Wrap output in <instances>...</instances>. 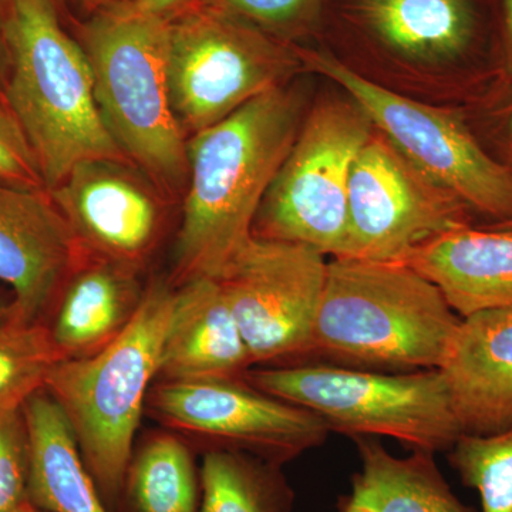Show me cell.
I'll return each instance as SVG.
<instances>
[{"label": "cell", "instance_id": "cell-10", "mask_svg": "<svg viewBox=\"0 0 512 512\" xmlns=\"http://www.w3.org/2000/svg\"><path fill=\"white\" fill-rule=\"evenodd\" d=\"M326 271L316 249L252 237L215 276L254 365L309 355Z\"/></svg>", "mask_w": 512, "mask_h": 512}, {"label": "cell", "instance_id": "cell-32", "mask_svg": "<svg viewBox=\"0 0 512 512\" xmlns=\"http://www.w3.org/2000/svg\"><path fill=\"white\" fill-rule=\"evenodd\" d=\"M138 9L154 13V15L170 18L188 6L195 5L200 0H130Z\"/></svg>", "mask_w": 512, "mask_h": 512}, {"label": "cell", "instance_id": "cell-24", "mask_svg": "<svg viewBox=\"0 0 512 512\" xmlns=\"http://www.w3.org/2000/svg\"><path fill=\"white\" fill-rule=\"evenodd\" d=\"M50 329L9 315L0 319V417L16 412L45 389L47 375L60 362Z\"/></svg>", "mask_w": 512, "mask_h": 512}, {"label": "cell", "instance_id": "cell-1", "mask_svg": "<svg viewBox=\"0 0 512 512\" xmlns=\"http://www.w3.org/2000/svg\"><path fill=\"white\" fill-rule=\"evenodd\" d=\"M302 121L301 97L282 86L188 137V183L174 249L177 282L215 278L254 237L256 214Z\"/></svg>", "mask_w": 512, "mask_h": 512}, {"label": "cell", "instance_id": "cell-8", "mask_svg": "<svg viewBox=\"0 0 512 512\" xmlns=\"http://www.w3.org/2000/svg\"><path fill=\"white\" fill-rule=\"evenodd\" d=\"M168 19V84L191 137L305 72L296 45L198 2Z\"/></svg>", "mask_w": 512, "mask_h": 512}, {"label": "cell", "instance_id": "cell-3", "mask_svg": "<svg viewBox=\"0 0 512 512\" xmlns=\"http://www.w3.org/2000/svg\"><path fill=\"white\" fill-rule=\"evenodd\" d=\"M3 100L47 191L87 161L131 164L101 116L86 53L49 0H15Z\"/></svg>", "mask_w": 512, "mask_h": 512}, {"label": "cell", "instance_id": "cell-15", "mask_svg": "<svg viewBox=\"0 0 512 512\" xmlns=\"http://www.w3.org/2000/svg\"><path fill=\"white\" fill-rule=\"evenodd\" d=\"M87 259L50 191L0 185V282L12 288V318L39 322Z\"/></svg>", "mask_w": 512, "mask_h": 512}, {"label": "cell", "instance_id": "cell-20", "mask_svg": "<svg viewBox=\"0 0 512 512\" xmlns=\"http://www.w3.org/2000/svg\"><path fill=\"white\" fill-rule=\"evenodd\" d=\"M29 440L28 500L46 512H109L76 434L45 389L22 407Z\"/></svg>", "mask_w": 512, "mask_h": 512}, {"label": "cell", "instance_id": "cell-23", "mask_svg": "<svg viewBox=\"0 0 512 512\" xmlns=\"http://www.w3.org/2000/svg\"><path fill=\"white\" fill-rule=\"evenodd\" d=\"M130 512H200V473L178 437H153L131 458L121 498Z\"/></svg>", "mask_w": 512, "mask_h": 512}, {"label": "cell", "instance_id": "cell-6", "mask_svg": "<svg viewBox=\"0 0 512 512\" xmlns=\"http://www.w3.org/2000/svg\"><path fill=\"white\" fill-rule=\"evenodd\" d=\"M262 392L303 407L330 431L390 437L412 451L450 450L461 436L439 369L404 373L328 365L272 366L244 375Z\"/></svg>", "mask_w": 512, "mask_h": 512}, {"label": "cell", "instance_id": "cell-21", "mask_svg": "<svg viewBox=\"0 0 512 512\" xmlns=\"http://www.w3.org/2000/svg\"><path fill=\"white\" fill-rule=\"evenodd\" d=\"M360 471L343 510L360 512H474L451 490L434 454L393 456L376 437H357Z\"/></svg>", "mask_w": 512, "mask_h": 512}, {"label": "cell", "instance_id": "cell-33", "mask_svg": "<svg viewBox=\"0 0 512 512\" xmlns=\"http://www.w3.org/2000/svg\"><path fill=\"white\" fill-rule=\"evenodd\" d=\"M113 2H116V0H67V6L72 5L74 9L79 10L84 18H86V16L92 15L96 10Z\"/></svg>", "mask_w": 512, "mask_h": 512}, {"label": "cell", "instance_id": "cell-36", "mask_svg": "<svg viewBox=\"0 0 512 512\" xmlns=\"http://www.w3.org/2000/svg\"><path fill=\"white\" fill-rule=\"evenodd\" d=\"M9 313V305L6 306L5 303H3L2 299H0V319L5 318V316H8Z\"/></svg>", "mask_w": 512, "mask_h": 512}, {"label": "cell", "instance_id": "cell-27", "mask_svg": "<svg viewBox=\"0 0 512 512\" xmlns=\"http://www.w3.org/2000/svg\"><path fill=\"white\" fill-rule=\"evenodd\" d=\"M29 440L22 409L0 417V512L28 503Z\"/></svg>", "mask_w": 512, "mask_h": 512}, {"label": "cell", "instance_id": "cell-25", "mask_svg": "<svg viewBox=\"0 0 512 512\" xmlns=\"http://www.w3.org/2000/svg\"><path fill=\"white\" fill-rule=\"evenodd\" d=\"M447 454L463 484L480 495L481 512H512V429L461 434Z\"/></svg>", "mask_w": 512, "mask_h": 512}, {"label": "cell", "instance_id": "cell-14", "mask_svg": "<svg viewBox=\"0 0 512 512\" xmlns=\"http://www.w3.org/2000/svg\"><path fill=\"white\" fill-rule=\"evenodd\" d=\"M134 170L119 161H87L50 194L89 258L138 272L160 241L165 217L160 190Z\"/></svg>", "mask_w": 512, "mask_h": 512}, {"label": "cell", "instance_id": "cell-17", "mask_svg": "<svg viewBox=\"0 0 512 512\" xmlns=\"http://www.w3.org/2000/svg\"><path fill=\"white\" fill-rule=\"evenodd\" d=\"M254 366L220 282L192 279L175 291L161 350V382L237 379Z\"/></svg>", "mask_w": 512, "mask_h": 512}, {"label": "cell", "instance_id": "cell-26", "mask_svg": "<svg viewBox=\"0 0 512 512\" xmlns=\"http://www.w3.org/2000/svg\"><path fill=\"white\" fill-rule=\"evenodd\" d=\"M212 9L261 29L284 42L299 40L322 30L329 0H200Z\"/></svg>", "mask_w": 512, "mask_h": 512}, {"label": "cell", "instance_id": "cell-18", "mask_svg": "<svg viewBox=\"0 0 512 512\" xmlns=\"http://www.w3.org/2000/svg\"><path fill=\"white\" fill-rule=\"evenodd\" d=\"M433 282L461 319L485 311H512V228L446 232L403 259Z\"/></svg>", "mask_w": 512, "mask_h": 512}, {"label": "cell", "instance_id": "cell-9", "mask_svg": "<svg viewBox=\"0 0 512 512\" xmlns=\"http://www.w3.org/2000/svg\"><path fill=\"white\" fill-rule=\"evenodd\" d=\"M373 131L352 99L318 104L266 192L252 235L346 258L350 171Z\"/></svg>", "mask_w": 512, "mask_h": 512}, {"label": "cell", "instance_id": "cell-37", "mask_svg": "<svg viewBox=\"0 0 512 512\" xmlns=\"http://www.w3.org/2000/svg\"><path fill=\"white\" fill-rule=\"evenodd\" d=\"M490 227H494V228H512V221L504 222V224L490 225Z\"/></svg>", "mask_w": 512, "mask_h": 512}, {"label": "cell", "instance_id": "cell-19", "mask_svg": "<svg viewBox=\"0 0 512 512\" xmlns=\"http://www.w3.org/2000/svg\"><path fill=\"white\" fill-rule=\"evenodd\" d=\"M143 295L136 271L87 259L60 293L49 328L62 359H82L106 348L127 328Z\"/></svg>", "mask_w": 512, "mask_h": 512}, {"label": "cell", "instance_id": "cell-28", "mask_svg": "<svg viewBox=\"0 0 512 512\" xmlns=\"http://www.w3.org/2000/svg\"><path fill=\"white\" fill-rule=\"evenodd\" d=\"M0 185L28 188V190L45 188L25 134L2 99H0Z\"/></svg>", "mask_w": 512, "mask_h": 512}, {"label": "cell", "instance_id": "cell-30", "mask_svg": "<svg viewBox=\"0 0 512 512\" xmlns=\"http://www.w3.org/2000/svg\"><path fill=\"white\" fill-rule=\"evenodd\" d=\"M497 76L512 79V0H490Z\"/></svg>", "mask_w": 512, "mask_h": 512}, {"label": "cell", "instance_id": "cell-34", "mask_svg": "<svg viewBox=\"0 0 512 512\" xmlns=\"http://www.w3.org/2000/svg\"><path fill=\"white\" fill-rule=\"evenodd\" d=\"M53 6L57 9V12L62 16L63 22L66 19H70L69 6H67V0H49Z\"/></svg>", "mask_w": 512, "mask_h": 512}, {"label": "cell", "instance_id": "cell-12", "mask_svg": "<svg viewBox=\"0 0 512 512\" xmlns=\"http://www.w3.org/2000/svg\"><path fill=\"white\" fill-rule=\"evenodd\" d=\"M150 404L173 429L279 466L322 446L330 433L315 413L256 389L244 377L161 382Z\"/></svg>", "mask_w": 512, "mask_h": 512}, {"label": "cell", "instance_id": "cell-13", "mask_svg": "<svg viewBox=\"0 0 512 512\" xmlns=\"http://www.w3.org/2000/svg\"><path fill=\"white\" fill-rule=\"evenodd\" d=\"M330 19L349 39L400 62L497 70L490 0H329Z\"/></svg>", "mask_w": 512, "mask_h": 512}, {"label": "cell", "instance_id": "cell-35", "mask_svg": "<svg viewBox=\"0 0 512 512\" xmlns=\"http://www.w3.org/2000/svg\"><path fill=\"white\" fill-rule=\"evenodd\" d=\"M18 512H46L43 510H40V508L35 507L30 501L28 503H25L22 505V507L19 508Z\"/></svg>", "mask_w": 512, "mask_h": 512}, {"label": "cell", "instance_id": "cell-5", "mask_svg": "<svg viewBox=\"0 0 512 512\" xmlns=\"http://www.w3.org/2000/svg\"><path fill=\"white\" fill-rule=\"evenodd\" d=\"M174 299L171 286H151L127 328L106 348L82 359L60 360L47 375L45 390L72 424L107 507L121 501Z\"/></svg>", "mask_w": 512, "mask_h": 512}, {"label": "cell", "instance_id": "cell-7", "mask_svg": "<svg viewBox=\"0 0 512 512\" xmlns=\"http://www.w3.org/2000/svg\"><path fill=\"white\" fill-rule=\"evenodd\" d=\"M305 72L332 80L377 133L434 185L491 225L512 221V170L495 160L463 114L431 107L367 79L326 47L296 45Z\"/></svg>", "mask_w": 512, "mask_h": 512}, {"label": "cell", "instance_id": "cell-38", "mask_svg": "<svg viewBox=\"0 0 512 512\" xmlns=\"http://www.w3.org/2000/svg\"><path fill=\"white\" fill-rule=\"evenodd\" d=\"M343 512H360V511H353V510H343Z\"/></svg>", "mask_w": 512, "mask_h": 512}, {"label": "cell", "instance_id": "cell-22", "mask_svg": "<svg viewBox=\"0 0 512 512\" xmlns=\"http://www.w3.org/2000/svg\"><path fill=\"white\" fill-rule=\"evenodd\" d=\"M200 512H291L295 493L279 464L211 448L200 471Z\"/></svg>", "mask_w": 512, "mask_h": 512}, {"label": "cell", "instance_id": "cell-4", "mask_svg": "<svg viewBox=\"0 0 512 512\" xmlns=\"http://www.w3.org/2000/svg\"><path fill=\"white\" fill-rule=\"evenodd\" d=\"M461 318L433 282L402 262H328L309 355L382 369L443 366Z\"/></svg>", "mask_w": 512, "mask_h": 512}, {"label": "cell", "instance_id": "cell-11", "mask_svg": "<svg viewBox=\"0 0 512 512\" xmlns=\"http://www.w3.org/2000/svg\"><path fill=\"white\" fill-rule=\"evenodd\" d=\"M471 214L375 130L350 171L346 258L403 262L434 238L471 225Z\"/></svg>", "mask_w": 512, "mask_h": 512}, {"label": "cell", "instance_id": "cell-2", "mask_svg": "<svg viewBox=\"0 0 512 512\" xmlns=\"http://www.w3.org/2000/svg\"><path fill=\"white\" fill-rule=\"evenodd\" d=\"M73 36L89 60L101 116L124 156L160 192L184 194L188 138L171 106L168 19L116 0L74 22Z\"/></svg>", "mask_w": 512, "mask_h": 512}, {"label": "cell", "instance_id": "cell-16", "mask_svg": "<svg viewBox=\"0 0 512 512\" xmlns=\"http://www.w3.org/2000/svg\"><path fill=\"white\" fill-rule=\"evenodd\" d=\"M439 370L463 433L512 429V311L461 319Z\"/></svg>", "mask_w": 512, "mask_h": 512}, {"label": "cell", "instance_id": "cell-29", "mask_svg": "<svg viewBox=\"0 0 512 512\" xmlns=\"http://www.w3.org/2000/svg\"><path fill=\"white\" fill-rule=\"evenodd\" d=\"M495 87L480 110V130H473L488 153L512 170V79L498 76Z\"/></svg>", "mask_w": 512, "mask_h": 512}, {"label": "cell", "instance_id": "cell-31", "mask_svg": "<svg viewBox=\"0 0 512 512\" xmlns=\"http://www.w3.org/2000/svg\"><path fill=\"white\" fill-rule=\"evenodd\" d=\"M13 9H15V0H0V99L2 100L10 69V28H12Z\"/></svg>", "mask_w": 512, "mask_h": 512}]
</instances>
